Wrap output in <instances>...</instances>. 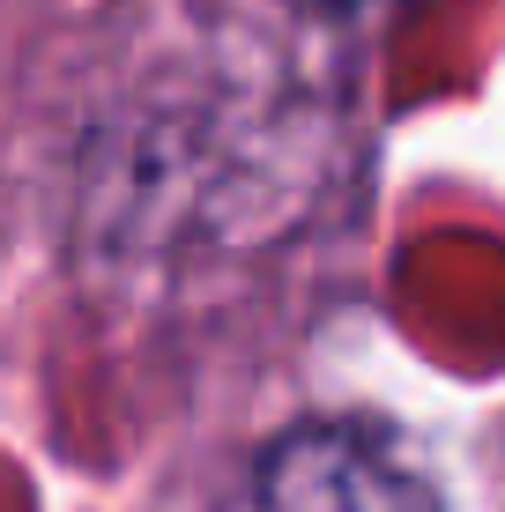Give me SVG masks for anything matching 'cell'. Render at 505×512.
Masks as SVG:
<instances>
[{
    "mask_svg": "<svg viewBox=\"0 0 505 512\" xmlns=\"http://www.w3.org/2000/svg\"><path fill=\"white\" fill-rule=\"evenodd\" d=\"M231 512H431V490L357 431H290Z\"/></svg>",
    "mask_w": 505,
    "mask_h": 512,
    "instance_id": "1",
    "label": "cell"
}]
</instances>
